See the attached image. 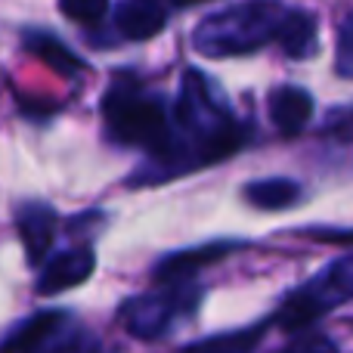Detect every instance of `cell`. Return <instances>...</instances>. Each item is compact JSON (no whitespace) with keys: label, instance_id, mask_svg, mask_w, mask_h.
I'll return each mask as SVG.
<instances>
[{"label":"cell","instance_id":"obj_1","mask_svg":"<svg viewBox=\"0 0 353 353\" xmlns=\"http://www.w3.org/2000/svg\"><path fill=\"white\" fill-rule=\"evenodd\" d=\"M174 118L183 134V143L176 146L174 159L165 168H159L155 180H171L174 174L189 171V168L220 161L226 155L239 152L245 143L242 124L232 118V112L223 105L220 93L208 84L205 74L192 72V68L183 74Z\"/></svg>","mask_w":353,"mask_h":353},{"label":"cell","instance_id":"obj_2","mask_svg":"<svg viewBox=\"0 0 353 353\" xmlns=\"http://www.w3.org/2000/svg\"><path fill=\"white\" fill-rule=\"evenodd\" d=\"M288 10L276 0H248L220 10L199 25L192 43L205 56H245L279 37Z\"/></svg>","mask_w":353,"mask_h":353},{"label":"cell","instance_id":"obj_3","mask_svg":"<svg viewBox=\"0 0 353 353\" xmlns=\"http://www.w3.org/2000/svg\"><path fill=\"white\" fill-rule=\"evenodd\" d=\"M103 115L109 134L124 146H143L159 161L171 159L174 134L168 109L155 97H146L130 87H112L103 99Z\"/></svg>","mask_w":353,"mask_h":353},{"label":"cell","instance_id":"obj_4","mask_svg":"<svg viewBox=\"0 0 353 353\" xmlns=\"http://www.w3.org/2000/svg\"><path fill=\"white\" fill-rule=\"evenodd\" d=\"M344 301H353V251L341 254L325 270H319L310 282L294 288L276 310L273 323H279L282 329H304L316 323L323 313L341 307Z\"/></svg>","mask_w":353,"mask_h":353},{"label":"cell","instance_id":"obj_5","mask_svg":"<svg viewBox=\"0 0 353 353\" xmlns=\"http://www.w3.org/2000/svg\"><path fill=\"white\" fill-rule=\"evenodd\" d=\"M195 301H199V288L189 285H174L165 288V292L155 294H143V298H130L128 304L121 307V323L124 329L134 338H159L171 329V323L176 316H186V313L195 310Z\"/></svg>","mask_w":353,"mask_h":353},{"label":"cell","instance_id":"obj_6","mask_svg":"<svg viewBox=\"0 0 353 353\" xmlns=\"http://www.w3.org/2000/svg\"><path fill=\"white\" fill-rule=\"evenodd\" d=\"M93 267H97V254L90 248H68L53 254L43 263V273L37 279V294H59L65 288H74L81 282L90 279Z\"/></svg>","mask_w":353,"mask_h":353},{"label":"cell","instance_id":"obj_7","mask_svg":"<svg viewBox=\"0 0 353 353\" xmlns=\"http://www.w3.org/2000/svg\"><path fill=\"white\" fill-rule=\"evenodd\" d=\"M16 226L19 236H22L25 254H28V263H41L47 257L50 245H53L56 236V211L50 205H41V201H25L16 214Z\"/></svg>","mask_w":353,"mask_h":353},{"label":"cell","instance_id":"obj_8","mask_svg":"<svg viewBox=\"0 0 353 353\" xmlns=\"http://www.w3.org/2000/svg\"><path fill=\"white\" fill-rule=\"evenodd\" d=\"M65 319L68 316L59 310L34 313V316L25 319L22 325H16V329L0 341V353H43V347L62 332Z\"/></svg>","mask_w":353,"mask_h":353},{"label":"cell","instance_id":"obj_9","mask_svg":"<svg viewBox=\"0 0 353 353\" xmlns=\"http://www.w3.org/2000/svg\"><path fill=\"white\" fill-rule=\"evenodd\" d=\"M232 248H236V242H208V245H199V248L174 251L171 257L159 261L155 279L159 282H183V279H189V276H195L199 270L217 263L220 257H226Z\"/></svg>","mask_w":353,"mask_h":353},{"label":"cell","instance_id":"obj_10","mask_svg":"<svg viewBox=\"0 0 353 353\" xmlns=\"http://www.w3.org/2000/svg\"><path fill=\"white\" fill-rule=\"evenodd\" d=\"M313 118V97L304 87H279L270 93V121L282 130L285 137L301 134Z\"/></svg>","mask_w":353,"mask_h":353},{"label":"cell","instance_id":"obj_11","mask_svg":"<svg viewBox=\"0 0 353 353\" xmlns=\"http://www.w3.org/2000/svg\"><path fill=\"white\" fill-rule=\"evenodd\" d=\"M165 22L168 10L155 0H128L115 12V25L121 31V37H128V41H149L165 28Z\"/></svg>","mask_w":353,"mask_h":353},{"label":"cell","instance_id":"obj_12","mask_svg":"<svg viewBox=\"0 0 353 353\" xmlns=\"http://www.w3.org/2000/svg\"><path fill=\"white\" fill-rule=\"evenodd\" d=\"M282 50H285L292 59H307V56L316 53L319 47V25L316 16L307 10H288L285 22L279 28V37H276Z\"/></svg>","mask_w":353,"mask_h":353},{"label":"cell","instance_id":"obj_13","mask_svg":"<svg viewBox=\"0 0 353 353\" xmlns=\"http://www.w3.org/2000/svg\"><path fill=\"white\" fill-rule=\"evenodd\" d=\"M25 50H28L31 56H37L43 65H50L59 74H68V78L84 68V59H81L72 47H65L59 37L47 34V31H28V34H25Z\"/></svg>","mask_w":353,"mask_h":353},{"label":"cell","instance_id":"obj_14","mask_svg":"<svg viewBox=\"0 0 353 353\" xmlns=\"http://www.w3.org/2000/svg\"><path fill=\"white\" fill-rule=\"evenodd\" d=\"M301 186L288 176H267V180H254L245 186V201L261 211H285V208L298 205Z\"/></svg>","mask_w":353,"mask_h":353},{"label":"cell","instance_id":"obj_15","mask_svg":"<svg viewBox=\"0 0 353 353\" xmlns=\"http://www.w3.org/2000/svg\"><path fill=\"white\" fill-rule=\"evenodd\" d=\"M267 335V323L254 325V329H242V332H223V335L205 338V341L189 344L183 353H257L261 341Z\"/></svg>","mask_w":353,"mask_h":353},{"label":"cell","instance_id":"obj_16","mask_svg":"<svg viewBox=\"0 0 353 353\" xmlns=\"http://www.w3.org/2000/svg\"><path fill=\"white\" fill-rule=\"evenodd\" d=\"M59 10L65 19L81 25H93L105 16L109 10V0H59Z\"/></svg>","mask_w":353,"mask_h":353},{"label":"cell","instance_id":"obj_17","mask_svg":"<svg viewBox=\"0 0 353 353\" xmlns=\"http://www.w3.org/2000/svg\"><path fill=\"white\" fill-rule=\"evenodd\" d=\"M335 68L341 78L353 81V10L341 19L338 25V56H335Z\"/></svg>","mask_w":353,"mask_h":353},{"label":"cell","instance_id":"obj_18","mask_svg":"<svg viewBox=\"0 0 353 353\" xmlns=\"http://www.w3.org/2000/svg\"><path fill=\"white\" fill-rule=\"evenodd\" d=\"M282 353H341V350H338V344L332 341L329 335L310 332V335H304V338H298V341H292Z\"/></svg>","mask_w":353,"mask_h":353},{"label":"cell","instance_id":"obj_19","mask_svg":"<svg viewBox=\"0 0 353 353\" xmlns=\"http://www.w3.org/2000/svg\"><path fill=\"white\" fill-rule=\"evenodd\" d=\"M325 134L341 140V143H353V105H347V109H335L329 118H325Z\"/></svg>","mask_w":353,"mask_h":353},{"label":"cell","instance_id":"obj_20","mask_svg":"<svg viewBox=\"0 0 353 353\" xmlns=\"http://www.w3.org/2000/svg\"><path fill=\"white\" fill-rule=\"evenodd\" d=\"M313 239H325V242H353V230L350 232H329V230H313Z\"/></svg>","mask_w":353,"mask_h":353},{"label":"cell","instance_id":"obj_21","mask_svg":"<svg viewBox=\"0 0 353 353\" xmlns=\"http://www.w3.org/2000/svg\"><path fill=\"white\" fill-rule=\"evenodd\" d=\"M176 3H192V0H176Z\"/></svg>","mask_w":353,"mask_h":353}]
</instances>
